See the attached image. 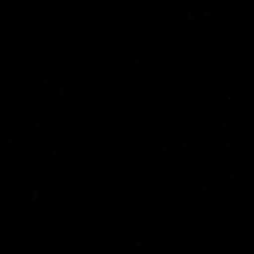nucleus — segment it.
Here are the masks:
<instances>
[]
</instances>
